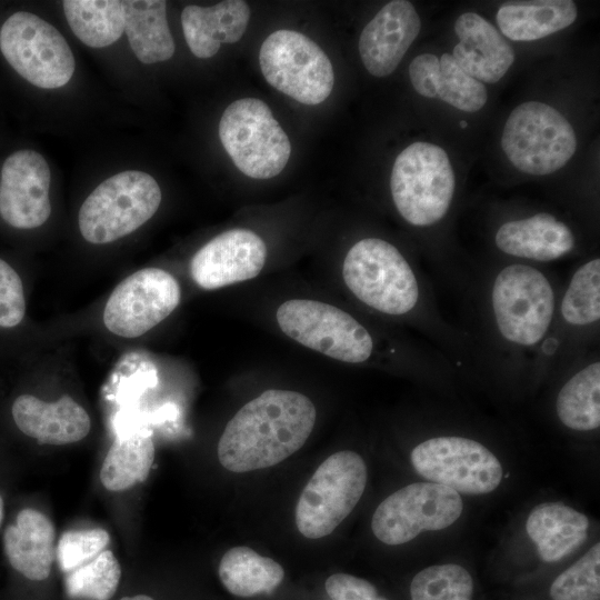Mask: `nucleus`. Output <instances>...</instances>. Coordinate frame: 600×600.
Instances as JSON below:
<instances>
[{
    "mask_svg": "<svg viewBox=\"0 0 600 600\" xmlns=\"http://www.w3.org/2000/svg\"><path fill=\"white\" fill-rule=\"evenodd\" d=\"M456 490L434 482H414L387 497L376 509L371 529L382 543L398 546L422 531L443 530L462 514Z\"/></svg>",
    "mask_w": 600,
    "mask_h": 600,
    "instance_id": "f8f14e48",
    "label": "nucleus"
},
{
    "mask_svg": "<svg viewBox=\"0 0 600 600\" xmlns=\"http://www.w3.org/2000/svg\"><path fill=\"white\" fill-rule=\"evenodd\" d=\"M153 460L154 443L149 433L118 437L102 462L100 481L109 491H126L148 478Z\"/></svg>",
    "mask_w": 600,
    "mask_h": 600,
    "instance_id": "cd10ccee",
    "label": "nucleus"
},
{
    "mask_svg": "<svg viewBox=\"0 0 600 600\" xmlns=\"http://www.w3.org/2000/svg\"><path fill=\"white\" fill-rule=\"evenodd\" d=\"M267 260L264 241L248 229L227 230L202 248L191 259L194 282L213 290L257 277Z\"/></svg>",
    "mask_w": 600,
    "mask_h": 600,
    "instance_id": "dca6fc26",
    "label": "nucleus"
},
{
    "mask_svg": "<svg viewBox=\"0 0 600 600\" xmlns=\"http://www.w3.org/2000/svg\"><path fill=\"white\" fill-rule=\"evenodd\" d=\"M577 16V6L571 0L516 1L503 3L496 20L508 39L533 41L568 28Z\"/></svg>",
    "mask_w": 600,
    "mask_h": 600,
    "instance_id": "393cba45",
    "label": "nucleus"
},
{
    "mask_svg": "<svg viewBox=\"0 0 600 600\" xmlns=\"http://www.w3.org/2000/svg\"><path fill=\"white\" fill-rule=\"evenodd\" d=\"M501 147L518 170L544 176L559 170L572 158L577 137L560 111L543 102L528 101L508 117Z\"/></svg>",
    "mask_w": 600,
    "mask_h": 600,
    "instance_id": "0eeeda50",
    "label": "nucleus"
},
{
    "mask_svg": "<svg viewBox=\"0 0 600 600\" xmlns=\"http://www.w3.org/2000/svg\"><path fill=\"white\" fill-rule=\"evenodd\" d=\"M124 32L130 47L142 63L169 60L174 42L167 21V2L162 0L122 1Z\"/></svg>",
    "mask_w": 600,
    "mask_h": 600,
    "instance_id": "a878e982",
    "label": "nucleus"
},
{
    "mask_svg": "<svg viewBox=\"0 0 600 600\" xmlns=\"http://www.w3.org/2000/svg\"><path fill=\"white\" fill-rule=\"evenodd\" d=\"M62 6L71 30L89 47H108L124 32L122 1L66 0Z\"/></svg>",
    "mask_w": 600,
    "mask_h": 600,
    "instance_id": "c756f323",
    "label": "nucleus"
},
{
    "mask_svg": "<svg viewBox=\"0 0 600 600\" xmlns=\"http://www.w3.org/2000/svg\"><path fill=\"white\" fill-rule=\"evenodd\" d=\"M456 180L447 152L429 142H414L396 158L390 190L400 216L416 227L439 222L448 212Z\"/></svg>",
    "mask_w": 600,
    "mask_h": 600,
    "instance_id": "20e7f679",
    "label": "nucleus"
},
{
    "mask_svg": "<svg viewBox=\"0 0 600 600\" xmlns=\"http://www.w3.org/2000/svg\"><path fill=\"white\" fill-rule=\"evenodd\" d=\"M276 318L289 338L332 359L361 363L372 356L374 343L367 328L332 304L291 299L280 304Z\"/></svg>",
    "mask_w": 600,
    "mask_h": 600,
    "instance_id": "1a4fd4ad",
    "label": "nucleus"
},
{
    "mask_svg": "<svg viewBox=\"0 0 600 600\" xmlns=\"http://www.w3.org/2000/svg\"><path fill=\"white\" fill-rule=\"evenodd\" d=\"M50 169L33 150H19L3 162L0 180V216L17 229L42 226L51 213Z\"/></svg>",
    "mask_w": 600,
    "mask_h": 600,
    "instance_id": "2eb2a0df",
    "label": "nucleus"
},
{
    "mask_svg": "<svg viewBox=\"0 0 600 600\" xmlns=\"http://www.w3.org/2000/svg\"><path fill=\"white\" fill-rule=\"evenodd\" d=\"M494 241L508 256L539 262L558 260L569 254L576 244L571 229L546 212L504 222Z\"/></svg>",
    "mask_w": 600,
    "mask_h": 600,
    "instance_id": "412c9836",
    "label": "nucleus"
},
{
    "mask_svg": "<svg viewBox=\"0 0 600 600\" xmlns=\"http://www.w3.org/2000/svg\"><path fill=\"white\" fill-rule=\"evenodd\" d=\"M342 278L357 299L383 314L406 316L420 302L416 272L398 248L380 238L361 239L349 249Z\"/></svg>",
    "mask_w": 600,
    "mask_h": 600,
    "instance_id": "7ed1b4c3",
    "label": "nucleus"
},
{
    "mask_svg": "<svg viewBox=\"0 0 600 600\" xmlns=\"http://www.w3.org/2000/svg\"><path fill=\"white\" fill-rule=\"evenodd\" d=\"M419 14L409 1L388 2L363 28L359 53L368 72L382 78L391 74L419 34Z\"/></svg>",
    "mask_w": 600,
    "mask_h": 600,
    "instance_id": "f3484780",
    "label": "nucleus"
},
{
    "mask_svg": "<svg viewBox=\"0 0 600 600\" xmlns=\"http://www.w3.org/2000/svg\"><path fill=\"white\" fill-rule=\"evenodd\" d=\"M556 412L563 426L592 431L600 426V362L594 360L574 372L561 387Z\"/></svg>",
    "mask_w": 600,
    "mask_h": 600,
    "instance_id": "c85d7f7f",
    "label": "nucleus"
},
{
    "mask_svg": "<svg viewBox=\"0 0 600 600\" xmlns=\"http://www.w3.org/2000/svg\"><path fill=\"white\" fill-rule=\"evenodd\" d=\"M490 309L503 341L519 349L538 346L551 329L557 298L549 278L536 267L512 263L494 277Z\"/></svg>",
    "mask_w": 600,
    "mask_h": 600,
    "instance_id": "f03ea898",
    "label": "nucleus"
},
{
    "mask_svg": "<svg viewBox=\"0 0 600 600\" xmlns=\"http://www.w3.org/2000/svg\"><path fill=\"white\" fill-rule=\"evenodd\" d=\"M181 300L176 278L159 268H144L122 280L111 292L103 323L123 338H137L169 317Z\"/></svg>",
    "mask_w": 600,
    "mask_h": 600,
    "instance_id": "4468645a",
    "label": "nucleus"
},
{
    "mask_svg": "<svg viewBox=\"0 0 600 600\" xmlns=\"http://www.w3.org/2000/svg\"><path fill=\"white\" fill-rule=\"evenodd\" d=\"M588 530L587 516L562 502L536 506L526 522V531L546 562L559 561L576 551L587 540Z\"/></svg>",
    "mask_w": 600,
    "mask_h": 600,
    "instance_id": "b1692460",
    "label": "nucleus"
},
{
    "mask_svg": "<svg viewBox=\"0 0 600 600\" xmlns=\"http://www.w3.org/2000/svg\"><path fill=\"white\" fill-rule=\"evenodd\" d=\"M161 203V190L149 173L123 171L101 182L83 201L79 229L90 243L116 241L146 223Z\"/></svg>",
    "mask_w": 600,
    "mask_h": 600,
    "instance_id": "39448f33",
    "label": "nucleus"
},
{
    "mask_svg": "<svg viewBox=\"0 0 600 600\" xmlns=\"http://www.w3.org/2000/svg\"><path fill=\"white\" fill-rule=\"evenodd\" d=\"M259 64L266 81L296 101L314 106L331 93L334 73L324 51L293 30H277L261 44Z\"/></svg>",
    "mask_w": 600,
    "mask_h": 600,
    "instance_id": "9d476101",
    "label": "nucleus"
},
{
    "mask_svg": "<svg viewBox=\"0 0 600 600\" xmlns=\"http://www.w3.org/2000/svg\"><path fill=\"white\" fill-rule=\"evenodd\" d=\"M3 513H4V504H3V499L0 496V526H1L2 520H3Z\"/></svg>",
    "mask_w": 600,
    "mask_h": 600,
    "instance_id": "58836bf2",
    "label": "nucleus"
},
{
    "mask_svg": "<svg viewBox=\"0 0 600 600\" xmlns=\"http://www.w3.org/2000/svg\"><path fill=\"white\" fill-rule=\"evenodd\" d=\"M410 459L418 474L458 493H490L503 476L499 459L486 446L466 437L427 439L413 448Z\"/></svg>",
    "mask_w": 600,
    "mask_h": 600,
    "instance_id": "ddd939ff",
    "label": "nucleus"
},
{
    "mask_svg": "<svg viewBox=\"0 0 600 600\" xmlns=\"http://www.w3.org/2000/svg\"><path fill=\"white\" fill-rule=\"evenodd\" d=\"M26 313L22 281L17 271L0 259V327L18 326Z\"/></svg>",
    "mask_w": 600,
    "mask_h": 600,
    "instance_id": "c9c22d12",
    "label": "nucleus"
},
{
    "mask_svg": "<svg viewBox=\"0 0 600 600\" xmlns=\"http://www.w3.org/2000/svg\"><path fill=\"white\" fill-rule=\"evenodd\" d=\"M409 78L420 96L438 98L461 111L476 112L488 99L482 82L466 73L449 53L416 57L409 66Z\"/></svg>",
    "mask_w": 600,
    "mask_h": 600,
    "instance_id": "aec40b11",
    "label": "nucleus"
},
{
    "mask_svg": "<svg viewBox=\"0 0 600 600\" xmlns=\"http://www.w3.org/2000/svg\"><path fill=\"white\" fill-rule=\"evenodd\" d=\"M316 419V407L307 396L266 390L227 423L218 442L219 462L237 473L276 466L306 443Z\"/></svg>",
    "mask_w": 600,
    "mask_h": 600,
    "instance_id": "f257e3e1",
    "label": "nucleus"
},
{
    "mask_svg": "<svg viewBox=\"0 0 600 600\" xmlns=\"http://www.w3.org/2000/svg\"><path fill=\"white\" fill-rule=\"evenodd\" d=\"M11 411L19 430L42 444L78 442L91 428L88 412L67 394L52 402L22 394L14 400Z\"/></svg>",
    "mask_w": 600,
    "mask_h": 600,
    "instance_id": "6ab92c4d",
    "label": "nucleus"
},
{
    "mask_svg": "<svg viewBox=\"0 0 600 600\" xmlns=\"http://www.w3.org/2000/svg\"><path fill=\"white\" fill-rule=\"evenodd\" d=\"M120 600H153L151 597L149 596H146V594H137V596H132V597H123L121 598Z\"/></svg>",
    "mask_w": 600,
    "mask_h": 600,
    "instance_id": "4c0bfd02",
    "label": "nucleus"
},
{
    "mask_svg": "<svg viewBox=\"0 0 600 600\" xmlns=\"http://www.w3.org/2000/svg\"><path fill=\"white\" fill-rule=\"evenodd\" d=\"M218 573L224 588L241 598L271 593L284 578V570L277 561L244 546L224 552Z\"/></svg>",
    "mask_w": 600,
    "mask_h": 600,
    "instance_id": "bb28decb",
    "label": "nucleus"
},
{
    "mask_svg": "<svg viewBox=\"0 0 600 600\" xmlns=\"http://www.w3.org/2000/svg\"><path fill=\"white\" fill-rule=\"evenodd\" d=\"M3 550L11 567L29 580L49 577L56 559V529L42 512L24 508L3 533Z\"/></svg>",
    "mask_w": 600,
    "mask_h": 600,
    "instance_id": "4be33fe9",
    "label": "nucleus"
},
{
    "mask_svg": "<svg viewBox=\"0 0 600 600\" xmlns=\"http://www.w3.org/2000/svg\"><path fill=\"white\" fill-rule=\"evenodd\" d=\"M454 31L459 42L451 56L466 73L486 83H496L507 73L514 51L493 24L476 12H464Z\"/></svg>",
    "mask_w": 600,
    "mask_h": 600,
    "instance_id": "a211bd4d",
    "label": "nucleus"
},
{
    "mask_svg": "<svg viewBox=\"0 0 600 600\" xmlns=\"http://www.w3.org/2000/svg\"><path fill=\"white\" fill-rule=\"evenodd\" d=\"M550 596L552 600L600 599L599 542L553 580Z\"/></svg>",
    "mask_w": 600,
    "mask_h": 600,
    "instance_id": "72a5a7b5",
    "label": "nucleus"
},
{
    "mask_svg": "<svg viewBox=\"0 0 600 600\" xmlns=\"http://www.w3.org/2000/svg\"><path fill=\"white\" fill-rule=\"evenodd\" d=\"M326 591L331 600H388L378 594L371 582L348 573L331 574L326 580Z\"/></svg>",
    "mask_w": 600,
    "mask_h": 600,
    "instance_id": "e433bc0d",
    "label": "nucleus"
},
{
    "mask_svg": "<svg viewBox=\"0 0 600 600\" xmlns=\"http://www.w3.org/2000/svg\"><path fill=\"white\" fill-rule=\"evenodd\" d=\"M561 320L571 328L596 326L600 319V259L582 263L573 272L559 304Z\"/></svg>",
    "mask_w": 600,
    "mask_h": 600,
    "instance_id": "7c9ffc66",
    "label": "nucleus"
},
{
    "mask_svg": "<svg viewBox=\"0 0 600 600\" xmlns=\"http://www.w3.org/2000/svg\"><path fill=\"white\" fill-rule=\"evenodd\" d=\"M472 577L456 563L427 567L410 584L411 600H472Z\"/></svg>",
    "mask_w": 600,
    "mask_h": 600,
    "instance_id": "473e14b6",
    "label": "nucleus"
},
{
    "mask_svg": "<svg viewBox=\"0 0 600 600\" xmlns=\"http://www.w3.org/2000/svg\"><path fill=\"white\" fill-rule=\"evenodd\" d=\"M459 124H460L461 128H466L468 126V123L466 121H460Z\"/></svg>",
    "mask_w": 600,
    "mask_h": 600,
    "instance_id": "ea45409f",
    "label": "nucleus"
},
{
    "mask_svg": "<svg viewBox=\"0 0 600 600\" xmlns=\"http://www.w3.org/2000/svg\"><path fill=\"white\" fill-rule=\"evenodd\" d=\"M121 579V568L111 550L77 569L66 573L64 587L68 596L87 600H109L116 593Z\"/></svg>",
    "mask_w": 600,
    "mask_h": 600,
    "instance_id": "2f4dec72",
    "label": "nucleus"
},
{
    "mask_svg": "<svg viewBox=\"0 0 600 600\" xmlns=\"http://www.w3.org/2000/svg\"><path fill=\"white\" fill-rule=\"evenodd\" d=\"M0 50L22 78L39 88L63 87L74 72V57L66 39L30 12H16L3 22Z\"/></svg>",
    "mask_w": 600,
    "mask_h": 600,
    "instance_id": "9b49d317",
    "label": "nucleus"
},
{
    "mask_svg": "<svg viewBox=\"0 0 600 600\" xmlns=\"http://www.w3.org/2000/svg\"><path fill=\"white\" fill-rule=\"evenodd\" d=\"M250 19L246 1L227 0L211 7L187 6L181 13L184 39L198 58L213 57L222 43L241 39Z\"/></svg>",
    "mask_w": 600,
    "mask_h": 600,
    "instance_id": "5701e85b",
    "label": "nucleus"
},
{
    "mask_svg": "<svg viewBox=\"0 0 600 600\" xmlns=\"http://www.w3.org/2000/svg\"><path fill=\"white\" fill-rule=\"evenodd\" d=\"M220 141L234 166L253 179H270L287 166L291 144L270 108L243 98L227 107L219 122Z\"/></svg>",
    "mask_w": 600,
    "mask_h": 600,
    "instance_id": "423d86ee",
    "label": "nucleus"
},
{
    "mask_svg": "<svg viewBox=\"0 0 600 600\" xmlns=\"http://www.w3.org/2000/svg\"><path fill=\"white\" fill-rule=\"evenodd\" d=\"M109 542V533L101 528L66 531L56 547V559L68 573L99 556Z\"/></svg>",
    "mask_w": 600,
    "mask_h": 600,
    "instance_id": "f704fd0d",
    "label": "nucleus"
},
{
    "mask_svg": "<svg viewBox=\"0 0 600 600\" xmlns=\"http://www.w3.org/2000/svg\"><path fill=\"white\" fill-rule=\"evenodd\" d=\"M367 484L360 454L342 450L328 457L303 488L296 506V526L308 539L329 536L351 513Z\"/></svg>",
    "mask_w": 600,
    "mask_h": 600,
    "instance_id": "6e6552de",
    "label": "nucleus"
}]
</instances>
